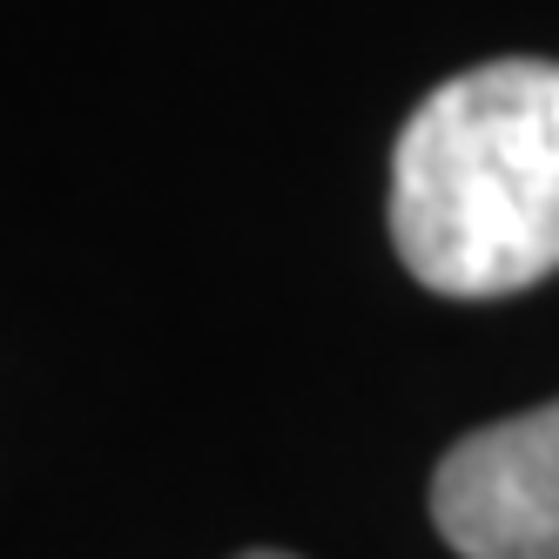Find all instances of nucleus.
<instances>
[{
    "mask_svg": "<svg viewBox=\"0 0 559 559\" xmlns=\"http://www.w3.org/2000/svg\"><path fill=\"white\" fill-rule=\"evenodd\" d=\"M391 243L438 297H506L559 270V61H486L412 108Z\"/></svg>",
    "mask_w": 559,
    "mask_h": 559,
    "instance_id": "nucleus-1",
    "label": "nucleus"
},
{
    "mask_svg": "<svg viewBox=\"0 0 559 559\" xmlns=\"http://www.w3.org/2000/svg\"><path fill=\"white\" fill-rule=\"evenodd\" d=\"M431 519L459 559H559V397L459 438L431 472Z\"/></svg>",
    "mask_w": 559,
    "mask_h": 559,
    "instance_id": "nucleus-2",
    "label": "nucleus"
},
{
    "mask_svg": "<svg viewBox=\"0 0 559 559\" xmlns=\"http://www.w3.org/2000/svg\"><path fill=\"white\" fill-rule=\"evenodd\" d=\"M243 559H290V552H243Z\"/></svg>",
    "mask_w": 559,
    "mask_h": 559,
    "instance_id": "nucleus-3",
    "label": "nucleus"
}]
</instances>
